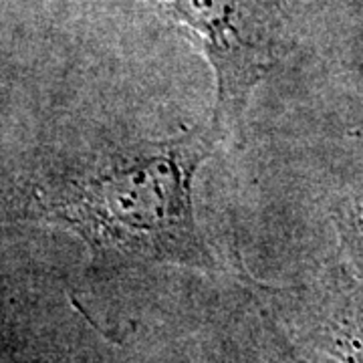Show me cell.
Instances as JSON below:
<instances>
[{"instance_id": "cell-3", "label": "cell", "mask_w": 363, "mask_h": 363, "mask_svg": "<svg viewBox=\"0 0 363 363\" xmlns=\"http://www.w3.org/2000/svg\"><path fill=\"white\" fill-rule=\"evenodd\" d=\"M269 311L301 350L335 363H363V274L345 267L269 289Z\"/></svg>"}, {"instance_id": "cell-2", "label": "cell", "mask_w": 363, "mask_h": 363, "mask_svg": "<svg viewBox=\"0 0 363 363\" xmlns=\"http://www.w3.org/2000/svg\"><path fill=\"white\" fill-rule=\"evenodd\" d=\"M206 59L214 81L208 130L218 143L242 145L250 99L272 67L269 43L242 0H147Z\"/></svg>"}, {"instance_id": "cell-1", "label": "cell", "mask_w": 363, "mask_h": 363, "mask_svg": "<svg viewBox=\"0 0 363 363\" xmlns=\"http://www.w3.org/2000/svg\"><path fill=\"white\" fill-rule=\"evenodd\" d=\"M208 128L116 145L37 182L23 218L71 234L101 271L164 264L222 271L196 216V180L214 147Z\"/></svg>"}, {"instance_id": "cell-5", "label": "cell", "mask_w": 363, "mask_h": 363, "mask_svg": "<svg viewBox=\"0 0 363 363\" xmlns=\"http://www.w3.org/2000/svg\"><path fill=\"white\" fill-rule=\"evenodd\" d=\"M335 224L347 267L363 274V178L339 204Z\"/></svg>"}, {"instance_id": "cell-4", "label": "cell", "mask_w": 363, "mask_h": 363, "mask_svg": "<svg viewBox=\"0 0 363 363\" xmlns=\"http://www.w3.org/2000/svg\"><path fill=\"white\" fill-rule=\"evenodd\" d=\"M238 363H315L274 319L267 305L248 317L238 339Z\"/></svg>"}]
</instances>
